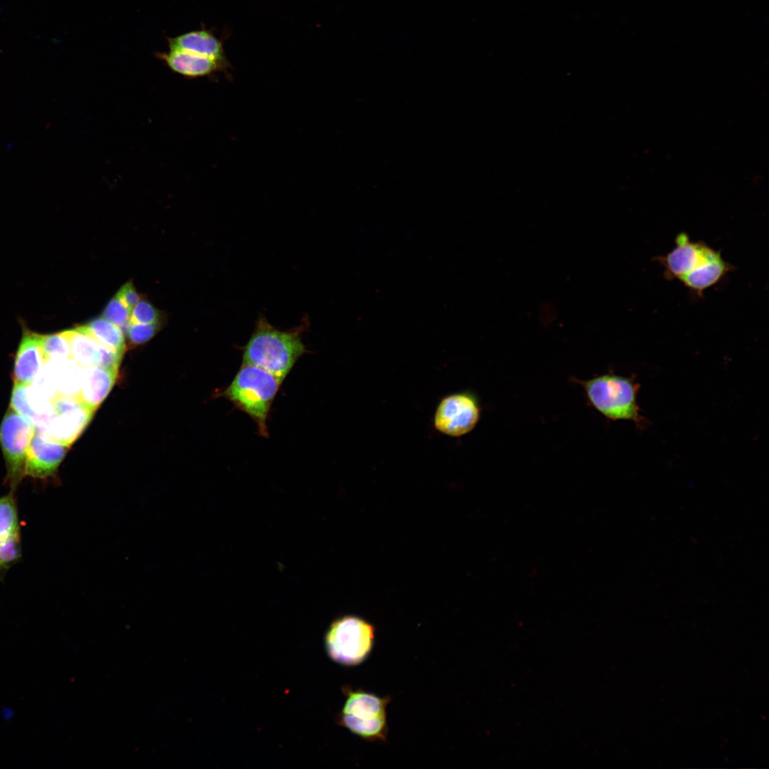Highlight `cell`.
<instances>
[{"label":"cell","instance_id":"22","mask_svg":"<svg viewBox=\"0 0 769 769\" xmlns=\"http://www.w3.org/2000/svg\"><path fill=\"white\" fill-rule=\"evenodd\" d=\"M159 328V322L152 324L130 322L126 329V333L132 343L142 344L150 340L158 331Z\"/></svg>","mask_w":769,"mask_h":769},{"label":"cell","instance_id":"14","mask_svg":"<svg viewBox=\"0 0 769 769\" xmlns=\"http://www.w3.org/2000/svg\"><path fill=\"white\" fill-rule=\"evenodd\" d=\"M157 57L174 72L188 78L206 76L225 68L214 59L186 51L169 49L157 53Z\"/></svg>","mask_w":769,"mask_h":769},{"label":"cell","instance_id":"10","mask_svg":"<svg viewBox=\"0 0 769 769\" xmlns=\"http://www.w3.org/2000/svg\"><path fill=\"white\" fill-rule=\"evenodd\" d=\"M68 447L36 430L27 451L25 476L44 478L52 476L64 458Z\"/></svg>","mask_w":769,"mask_h":769},{"label":"cell","instance_id":"8","mask_svg":"<svg viewBox=\"0 0 769 769\" xmlns=\"http://www.w3.org/2000/svg\"><path fill=\"white\" fill-rule=\"evenodd\" d=\"M481 408L472 393L459 392L443 398L434 419L435 428L442 434L461 436L471 431L480 419Z\"/></svg>","mask_w":769,"mask_h":769},{"label":"cell","instance_id":"5","mask_svg":"<svg viewBox=\"0 0 769 769\" xmlns=\"http://www.w3.org/2000/svg\"><path fill=\"white\" fill-rule=\"evenodd\" d=\"M375 627L355 615L335 619L325 636V647L330 659L345 666H357L370 654L375 639Z\"/></svg>","mask_w":769,"mask_h":769},{"label":"cell","instance_id":"19","mask_svg":"<svg viewBox=\"0 0 769 769\" xmlns=\"http://www.w3.org/2000/svg\"><path fill=\"white\" fill-rule=\"evenodd\" d=\"M43 349L48 359L70 358V346L63 332L43 337Z\"/></svg>","mask_w":769,"mask_h":769},{"label":"cell","instance_id":"16","mask_svg":"<svg viewBox=\"0 0 769 769\" xmlns=\"http://www.w3.org/2000/svg\"><path fill=\"white\" fill-rule=\"evenodd\" d=\"M19 554L17 511L10 494L0 498V565L14 561Z\"/></svg>","mask_w":769,"mask_h":769},{"label":"cell","instance_id":"1","mask_svg":"<svg viewBox=\"0 0 769 769\" xmlns=\"http://www.w3.org/2000/svg\"><path fill=\"white\" fill-rule=\"evenodd\" d=\"M674 242L671 251L654 260L664 268L666 280L679 281L696 297H703L705 291L735 269L723 258L721 251L703 241H692L685 232L679 233Z\"/></svg>","mask_w":769,"mask_h":769},{"label":"cell","instance_id":"17","mask_svg":"<svg viewBox=\"0 0 769 769\" xmlns=\"http://www.w3.org/2000/svg\"><path fill=\"white\" fill-rule=\"evenodd\" d=\"M70 346V358L82 368L102 366L105 346L96 341L81 326L63 331Z\"/></svg>","mask_w":769,"mask_h":769},{"label":"cell","instance_id":"4","mask_svg":"<svg viewBox=\"0 0 769 769\" xmlns=\"http://www.w3.org/2000/svg\"><path fill=\"white\" fill-rule=\"evenodd\" d=\"M573 380L582 387L590 404L604 417L632 421L637 425L643 422L637 402L639 384L632 378L609 373Z\"/></svg>","mask_w":769,"mask_h":769},{"label":"cell","instance_id":"3","mask_svg":"<svg viewBox=\"0 0 769 769\" xmlns=\"http://www.w3.org/2000/svg\"><path fill=\"white\" fill-rule=\"evenodd\" d=\"M281 384L269 372L242 364L231 382L220 394L246 414L256 424L259 434L267 438L269 412Z\"/></svg>","mask_w":769,"mask_h":769},{"label":"cell","instance_id":"20","mask_svg":"<svg viewBox=\"0 0 769 769\" xmlns=\"http://www.w3.org/2000/svg\"><path fill=\"white\" fill-rule=\"evenodd\" d=\"M130 313L131 310L115 295L105 306L103 312V318L117 325L122 330H125L130 323Z\"/></svg>","mask_w":769,"mask_h":769},{"label":"cell","instance_id":"18","mask_svg":"<svg viewBox=\"0 0 769 769\" xmlns=\"http://www.w3.org/2000/svg\"><path fill=\"white\" fill-rule=\"evenodd\" d=\"M81 327L102 345L121 355L125 352L123 330L114 323L104 318H98Z\"/></svg>","mask_w":769,"mask_h":769},{"label":"cell","instance_id":"21","mask_svg":"<svg viewBox=\"0 0 769 769\" xmlns=\"http://www.w3.org/2000/svg\"><path fill=\"white\" fill-rule=\"evenodd\" d=\"M159 313L150 302L145 300L139 301L132 308L130 322L142 324H152L159 322Z\"/></svg>","mask_w":769,"mask_h":769},{"label":"cell","instance_id":"13","mask_svg":"<svg viewBox=\"0 0 769 769\" xmlns=\"http://www.w3.org/2000/svg\"><path fill=\"white\" fill-rule=\"evenodd\" d=\"M169 49L186 51L211 58L227 68L223 43L211 31L202 28L167 38Z\"/></svg>","mask_w":769,"mask_h":769},{"label":"cell","instance_id":"7","mask_svg":"<svg viewBox=\"0 0 769 769\" xmlns=\"http://www.w3.org/2000/svg\"><path fill=\"white\" fill-rule=\"evenodd\" d=\"M35 432V427L26 418L11 407L7 410L0 426V444L7 478L14 487L25 476L26 454Z\"/></svg>","mask_w":769,"mask_h":769},{"label":"cell","instance_id":"15","mask_svg":"<svg viewBox=\"0 0 769 769\" xmlns=\"http://www.w3.org/2000/svg\"><path fill=\"white\" fill-rule=\"evenodd\" d=\"M117 373V369L106 367L83 368L78 397L95 412L113 387Z\"/></svg>","mask_w":769,"mask_h":769},{"label":"cell","instance_id":"9","mask_svg":"<svg viewBox=\"0 0 769 769\" xmlns=\"http://www.w3.org/2000/svg\"><path fill=\"white\" fill-rule=\"evenodd\" d=\"M53 405L52 419L43 432L69 447L85 429L94 412L74 396L58 394Z\"/></svg>","mask_w":769,"mask_h":769},{"label":"cell","instance_id":"2","mask_svg":"<svg viewBox=\"0 0 769 769\" xmlns=\"http://www.w3.org/2000/svg\"><path fill=\"white\" fill-rule=\"evenodd\" d=\"M309 326L308 319L289 330H281L260 314L253 332L243 347L242 364L262 368L282 383L297 361L308 352L303 335Z\"/></svg>","mask_w":769,"mask_h":769},{"label":"cell","instance_id":"23","mask_svg":"<svg viewBox=\"0 0 769 769\" xmlns=\"http://www.w3.org/2000/svg\"><path fill=\"white\" fill-rule=\"evenodd\" d=\"M116 295L130 310H132L140 300V295L131 281L123 285Z\"/></svg>","mask_w":769,"mask_h":769},{"label":"cell","instance_id":"6","mask_svg":"<svg viewBox=\"0 0 769 769\" xmlns=\"http://www.w3.org/2000/svg\"><path fill=\"white\" fill-rule=\"evenodd\" d=\"M346 700L338 720L353 734L368 741H386L387 706L390 696L380 697L361 689H345Z\"/></svg>","mask_w":769,"mask_h":769},{"label":"cell","instance_id":"11","mask_svg":"<svg viewBox=\"0 0 769 769\" xmlns=\"http://www.w3.org/2000/svg\"><path fill=\"white\" fill-rule=\"evenodd\" d=\"M10 407L41 431L46 429L53 414V400L38 392L32 384H14Z\"/></svg>","mask_w":769,"mask_h":769},{"label":"cell","instance_id":"12","mask_svg":"<svg viewBox=\"0 0 769 769\" xmlns=\"http://www.w3.org/2000/svg\"><path fill=\"white\" fill-rule=\"evenodd\" d=\"M43 337L30 330L23 332L14 362V384H31L41 375L46 362Z\"/></svg>","mask_w":769,"mask_h":769}]
</instances>
